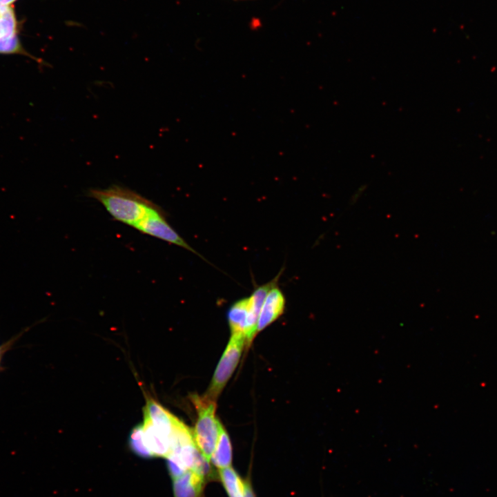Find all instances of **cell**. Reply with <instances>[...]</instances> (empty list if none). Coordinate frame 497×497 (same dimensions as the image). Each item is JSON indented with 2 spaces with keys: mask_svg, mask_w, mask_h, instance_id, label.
I'll use <instances>...</instances> for the list:
<instances>
[{
  "mask_svg": "<svg viewBox=\"0 0 497 497\" xmlns=\"http://www.w3.org/2000/svg\"><path fill=\"white\" fill-rule=\"evenodd\" d=\"M285 305L284 295L275 284L268 292L262 304L256 325V334L281 316Z\"/></svg>",
  "mask_w": 497,
  "mask_h": 497,
  "instance_id": "5b68a950",
  "label": "cell"
},
{
  "mask_svg": "<svg viewBox=\"0 0 497 497\" xmlns=\"http://www.w3.org/2000/svg\"><path fill=\"white\" fill-rule=\"evenodd\" d=\"M192 400L197 411L193 431L194 442L202 456L210 462L217 445L221 424L215 418L216 402L204 396H193Z\"/></svg>",
  "mask_w": 497,
  "mask_h": 497,
  "instance_id": "7a4b0ae2",
  "label": "cell"
},
{
  "mask_svg": "<svg viewBox=\"0 0 497 497\" xmlns=\"http://www.w3.org/2000/svg\"><path fill=\"white\" fill-rule=\"evenodd\" d=\"M18 33V22L11 6L0 9V38L10 37Z\"/></svg>",
  "mask_w": 497,
  "mask_h": 497,
  "instance_id": "4fadbf2b",
  "label": "cell"
},
{
  "mask_svg": "<svg viewBox=\"0 0 497 497\" xmlns=\"http://www.w3.org/2000/svg\"><path fill=\"white\" fill-rule=\"evenodd\" d=\"M142 429L144 444L151 456L166 458L170 452V437L157 429L146 419Z\"/></svg>",
  "mask_w": 497,
  "mask_h": 497,
  "instance_id": "52a82bcc",
  "label": "cell"
},
{
  "mask_svg": "<svg viewBox=\"0 0 497 497\" xmlns=\"http://www.w3.org/2000/svg\"><path fill=\"white\" fill-rule=\"evenodd\" d=\"M173 480L174 497H201L205 479L192 470Z\"/></svg>",
  "mask_w": 497,
  "mask_h": 497,
  "instance_id": "9c48e42d",
  "label": "cell"
},
{
  "mask_svg": "<svg viewBox=\"0 0 497 497\" xmlns=\"http://www.w3.org/2000/svg\"><path fill=\"white\" fill-rule=\"evenodd\" d=\"M279 276V275H277L273 280L255 289L252 294L248 298V311L245 332L246 346L247 347L256 335V325L266 296L269 290L277 284Z\"/></svg>",
  "mask_w": 497,
  "mask_h": 497,
  "instance_id": "8992f818",
  "label": "cell"
},
{
  "mask_svg": "<svg viewBox=\"0 0 497 497\" xmlns=\"http://www.w3.org/2000/svg\"><path fill=\"white\" fill-rule=\"evenodd\" d=\"M234 1H249V0H234Z\"/></svg>",
  "mask_w": 497,
  "mask_h": 497,
  "instance_id": "d6986e66",
  "label": "cell"
},
{
  "mask_svg": "<svg viewBox=\"0 0 497 497\" xmlns=\"http://www.w3.org/2000/svg\"><path fill=\"white\" fill-rule=\"evenodd\" d=\"M0 54L21 55L35 59L39 64L43 63V61L32 56L26 50L17 35L0 38Z\"/></svg>",
  "mask_w": 497,
  "mask_h": 497,
  "instance_id": "5bb4252c",
  "label": "cell"
},
{
  "mask_svg": "<svg viewBox=\"0 0 497 497\" xmlns=\"http://www.w3.org/2000/svg\"><path fill=\"white\" fill-rule=\"evenodd\" d=\"M144 413V419L149 420L157 429L171 437L177 417L151 398L147 399Z\"/></svg>",
  "mask_w": 497,
  "mask_h": 497,
  "instance_id": "ba28073f",
  "label": "cell"
},
{
  "mask_svg": "<svg viewBox=\"0 0 497 497\" xmlns=\"http://www.w3.org/2000/svg\"><path fill=\"white\" fill-rule=\"evenodd\" d=\"M219 475L229 497H244V483L232 467L220 469Z\"/></svg>",
  "mask_w": 497,
  "mask_h": 497,
  "instance_id": "7c38bea8",
  "label": "cell"
},
{
  "mask_svg": "<svg viewBox=\"0 0 497 497\" xmlns=\"http://www.w3.org/2000/svg\"><path fill=\"white\" fill-rule=\"evenodd\" d=\"M1 5H2V4H1V3H0V6H1Z\"/></svg>",
  "mask_w": 497,
  "mask_h": 497,
  "instance_id": "ffe728a7",
  "label": "cell"
},
{
  "mask_svg": "<svg viewBox=\"0 0 497 497\" xmlns=\"http://www.w3.org/2000/svg\"><path fill=\"white\" fill-rule=\"evenodd\" d=\"M212 463L219 469L231 467L232 447L229 436L220 424L218 440L211 458Z\"/></svg>",
  "mask_w": 497,
  "mask_h": 497,
  "instance_id": "8fae6325",
  "label": "cell"
},
{
  "mask_svg": "<svg viewBox=\"0 0 497 497\" xmlns=\"http://www.w3.org/2000/svg\"><path fill=\"white\" fill-rule=\"evenodd\" d=\"M129 444L132 451L137 455L146 458H152L144 444L142 425H137L132 430Z\"/></svg>",
  "mask_w": 497,
  "mask_h": 497,
  "instance_id": "9a60e30c",
  "label": "cell"
},
{
  "mask_svg": "<svg viewBox=\"0 0 497 497\" xmlns=\"http://www.w3.org/2000/svg\"><path fill=\"white\" fill-rule=\"evenodd\" d=\"M244 344H246V338L244 334H231L230 340L215 369L209 388L204 395V397L216 402L218 396L237 366Z\"/></svg>",
  "mask_w": 497,
  "mask_h": 497,
  "instance_id": "3957f363",
  "label": "cell"
},
{
  "mask_svg": "<svg viewBox=\"0 0 497 497\" xmlns=\"http://www.w3.org/2000/svg\"><path fill=\"white\" fill-rule=\"evenodd\" d=\"M87 193L101 203L115 220L133 228L156 204L135 191L119 185L90 188Z\"/></svg>",
  "mask_w": 497,
  "mask_h": 497,
  "instance_id": "6da1fadb",
  "label": "cell"
},
{
  "mask_svg": "<svg viewBox=\"0 0 497 497\" xmlns=\"http://www.w3.org/2000/svg\"><path fill=\"white\" fill-rule=\"evenodd\" d=\"M244 497H254L253 491L248 481L244 483Z\"/></svg>",
  "mask_w": 497,
  "mask_h": 497,
  "instance_id": "2e32d148",
  "label": "cell"
},
{
  "mask_svg": "<svg viewBox=\"0 0 497 497\" xmlns=\"http://www.w3.org/2000/svg\"><path fill=\"white\" fill-rule=\"evenodd\" d=\"M17 0H0L1 4L3 6H10Z\"/></svg>",
  "mask_w": 497,
  "mask_h": 497,
  "instance_id": "e0dca14e",
  "label": "cell"
},
{
  "mask_svg": "<svg viewBox=\"0 0 497 497\" xmlns=\"http://www.w3.org/2000/svg\"><path fill=\"white\" fill-rule=\"evenodd\" d=\"M3 349H4V347H0V362H1V360L2 354H3Z\"/></svg>",
  "mask_w": 497,
  "mask_h": 497,
  "instance_id": "ac0fdd59",
  "label": "cell"
},
{
  "mask_svg": "<svg viewBox=\"0 0 497 497\" xmlns=\"http://www.w3.org/2000/svg\"><path fill=\"white\" fill-rule=\"evenodd\" d=\"M135 228L144 234L182 247L204 258L168 224L166 213L157 204L150 209Z\"/></svg>",
  "mask_w": 497,
  "mask_h": 497,
  "instance_id": "277c9868",
  "label": "cell"
},
{
  "mask_svg": "<svg viewBox=\"0 0 497 497\" xmlns=\"http://www.w3.org/2000/svg\"><path fill=\"white\" fill-rule=\"evenodd\" d=\"M248 311V298H242L231 306L227 313V318L231 334L242 333L245 335Z\"/></svg>",
  "mask_w": 497,
  "mask_h": 497,
  "instance_id": "30bf717a",
  "label": "cell"
}]
</instances>
